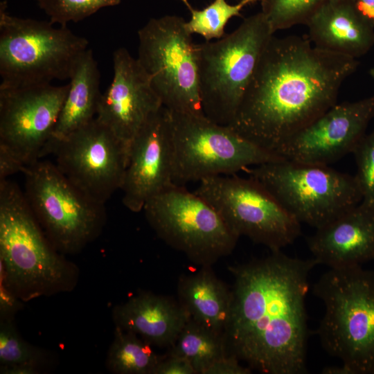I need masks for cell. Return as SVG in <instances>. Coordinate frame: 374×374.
<instances>
[{"instance_id": "5b68a950", "label": "cell", "mask_w": 374, "mask_h": 374, "mask_svg": "<svg viewBox=\"0 0 374 374\" xmlns=\"http://www.w3.org/2000/svg\"><path fill=\"white\" fill-rule=\"evenodd\" d=\"M274 33L260 11L216 42L197 44L202 108L209 120L229 125Z\"/></svg>"}, {"instance_id": "9c48e42d", "label": "cell", "mask_w": 374, "mask_h": 374, "mask_svg": "<svg viewBox=\"0 0 374 374\" xmlns=\"http://www.w3.org/2000/svg\"><path fill=\"white\" fill-rule=\"evenodd\" d=\"M143 210L159 238L201 267L230 255L239 238L206 199L185 186H169Z\"/></svg>"}, {"instance_id": "ba28073f", "label": "cell", "mask_w": 374, "mask_h": 374, "mask_svg": "<svg viewBox=\"0 0 374 374\" xmlns=\"http://www.w3.org/2000/svg\"><path fill=\"white\" fill-rule=\"evenodd\" d=\"M248 170L300 223L316 229L362 200L355 176L328 166L282 159Z\"/></svg>"}, {"instance_id": "f546056e", "label": "cell", "mask_w": 374, "mask_h": 374, "mask_svg": "<svg viewBox=\"0 0 374 374\" xmlns=\"http://www.w3.org/2000/svg\"><path fill=\"white\" fill-rule=\"evenodd\" d=\"M152 374H196V372L187 359L168 353L159 362Z\"/></svg>"}, {"instance_id": "74e56055", "label": "cell", "mask_w": 374, "mask_h": 374, "mask_svg": "<svg viewBox=\"0 0 374 374\" xmlns=\"http://www.w3.org/2000/svg\"><path fill=\"white\" fill-rule=\"evenodd\" d=\"M254 3L256 2H258V1H260V0H253Z\"/></svg>"}, {"instance_id": "52a82bcc", "label": "cell", "mask_w": 374, "mask_h": 374, "mask_svg": "<svg viewBox=\"0 0 374 374\" xmlns=\"http://www.w3.org/2000/svg\"><path fill=\"white\" fill-rule=\"evenodd\" d=\"M170 112L172 180L179 186L285 159L204 114Z\"/></svg>"}, {"instance_id": "484cf974", "label": "cell", "mask_w": 374, "mask_h": 374, "mask_svg": "<svg viewBox=\"0 0 374 374\" xmlns=\"http://www.w3.org/2000/svg\"><path fill=\"white\" fill-rule=\"evenodd\" d=\"M330 0H260L261 12L272 32L306 25L311 17Z\"/></svg>"}, {"instance_id": "5bb4252c", "label": "cell", "mask_w": 374, "mask_h": 374, "mask_svg": "<svg viewBox=\"0 0 374 374\" xmlns=\"http://www.w3.org/2000/svg\"><path fill=\"white\" fill-rule=\"evenodd\" d=\"M69 84L0 87V149L26 167L44 156Z\"/></svg>"}, {"instance_id": "2e32d148", "label": "cell", "mask_w": 374, "mask_h": 374, "mask_svg": "<svg viewBox=\"0 0 374 374\" xmlns=\"http://www.w3.org/2000/svg\"><path fill=\"white\" fill-rule=\"evenodd\" d=\"M170 112L165 107L152 114L132 141L123 182V204L132 212L173 184Z\"/></svg>"}, {"instance_id": "7402d4cb", "label": "cell", "mask_w": 374, "mask_h": 374, "mask_svg": "<svg viewBox=\"0 0 374 374\" xmlns=\"http://www.w3.org/2000/svg\"><path fill=\"white\" fill-rule=\"evenodd\" d=\"M69 80L66 97L44 156L51 153L56 142L96 118L102 93L100 71L91 49L87 48L80 56Z\"/></svg>"}, {"instance_id": "6da1fadb", "label": "cell", "mask_w": 374, "mask_h": 374, "mask_svg": "<svg viewBox=\"0 0 374 374\" xmlns=\"http://www.w3.org/2000/svg\"><path fill=\"white\" fill-rule=\"evenodd\" d=\"M319 265L271 251L229 268L232 304L224 332L229 354L266 374L307 373L310 274Z\"/></svg>"}, {"instance_id": "d6986e66", "label": "cell", "mask_w": 374, "mask_h": 374, "mask_svg": "<svg viewBox=\"0 0 374 374\" xmlns=\"http://www.w3.org/2000/svg\"><path fill=\"white\" fill-rule=\"evenodd\" d=\"M305 26L311 43L323 51L357 59L374 46V27L352 0H330Z\"/></svg>"}, {"instance_id": "d6a6232c", "label": "cell", "mask_w": 374, "mask_h": 374, "mask_svg": "<svg viewBox=\"0 0 374 374\" xmlns=\"http://www.w3.org/2000/svg\"><path fill=\"white\" fill-rule=\"evenodd\" d=\"M7 283L3 271L1 270V289H0V301H1V312L3 315H7L14 312L16 308L19 306L17 299L15 298L16 294L12 292L11 289H7Z\"/></svg>"}, {"instance_id": "ac0fdd59", "label": "cell", "mask_w": 374, "mask_h": 374, "mask_svg": "<svg viewBox=\"0 0 374 374\" xmlns=\"http://www.w3.org/2000/svg\"><path fill=\"white\" fill-rule=\"evenodd\" d=\"M308 245L319 264L330 268L374 260V205L362 201L317 229Z\"/></svg>"}, {"instance_id": "d4e9b609", "label": "cell", "mask_w": 374, "mask_h": 374, "mask_svg": "<svg viewBox=\"0 0 374 374\" xmlns=\"http://www.w3.org/2000/svg\"><path fill=\"white\" fill-rule=\"evenodd\" d=\"M190 13V19L186 21L189 33L198 34L206 42L221 39L224 35V28L233 17L240 16L241 10L253 0H240L236 4H229L226 0H213L202 10L193 8L188 0H181Z\"/></svg>"}, {"instance_id": "44dd1931", "label": "cell", "mask_w": 374, "mask_h": 374, "mask_svg": "<svg viewBox=\"0 0 374 374\" xmlns=\"http://www.w3.org/2000/svg\"><path fill=\"white\" fill-rule=\"evenodd\" d=\"M178 301L190 319L224 335L231 310L232 291L214 274L211 266L179 278Z\"/></svg>"}, {"instance_id": "e0dca14e", "label": "cell", "mask_w": 374, "mask_h": 374, "mask_svg": "<svg viewBox=\"0 0 374 374\" xmlns=\"http://www.w3.org/2000/svg\"><path fill=\"white\" fill-rule=\"evenodd\" d=\"M113 69L112 81L101 94L96 118L129 151L140 129L163 105L138 59L125 48L114 52Z\"/></svg>"}, {"instance_id": "f1b7e54d", "label": "cell", "mask_w": 374, "mask_h": 374, "mask_svg": "<svg viewBox=\"0 0 374 374\" xmlns=\"http://www.w3.org/2000/svg\"><path fill=\"white\" fill-rule=\"evenodd\" d=\"M352 153L357 164L355 177L362 201L374 205V130L362 139Z\"/></svg>"}, {"instance_id": "3957f363", "label": "cell", "mask_w": 374, "mask_h": 374, "mask_svg": "<svg viewBox=\"0 0 374 374\" xmlns=\"http://www.w3.org/2000/svg\"><path fill=\"white\" fill-rule=\"evenodd\" d=\"M324 314L321 344L348 374H374V271L361 265L330 268L314 283Z\"/></svg>"}, {"instance_id": "4dcf8cb0", "label": "cell", "mask_w": 374, "mask_h": 374, "mask_svg": "<svg viewBox=\"0 0 374 374\" xmlns=\"http://www.w3.org/2000/svg\"><path fill=\"white\" fill-rule=\"evenodd\" d=\"M234 355L228 354L213 362L204 374H250L252 370L242 366Z\"/></svg>"}, {"instance_id": "cb8c5ba5", "label": "cell", "mask_w": 374, "mask_h": 374, "mask_svg": "<svg viewBox=\"0 0 374 374\" xmlns=\"http://www.w3.org/2000/svg\"><path fill=\"white\" fill-rule=\"evenodd\" d=\"M163 356L134 333L116 326L107 355L109 369L118 374H152Z\"/></svg>"}, {"instance_id": "83f0119b", "label": "cell", "mask_w": 374, "mask_h": 374, "mask_svg": "<svg viewBox=\"0 0 374 374\" xmlns=\"http://www.w3.org/2000/svg\"><path fill=\"white\" fill-rule=\"evenodd\" d=\"M42 353L27 343L8 319L1 321L0 328L1 366L33 365L37 367Z\"/></svg>"}, {"instance_id": "ffe728a7", "label": "cell", "mask_w": 374, "mask_h": 374, "mask_svg": "<svg viewBox=\"0 0 374 374\" xmlns=\"http://www.w3.org/2000/svg\"><path fill=\"white\" fill-rule=\"evenodd\" d=\"M114 321L152 346L170 348L190 319L179 301L141 293L116 308Z\"/></svg>"}, {"instance_id": "4fadbf2b", "label": "cell", "mask_w": 374, "mask_h": 374, "mask_svg": "<svg viewBox=\"0 0 374 374\" xmlns=\"http://www.w3.org/2000/svg\"><path fill=\"white\" fill-rule=\"evenodd\" d=\"M51 153L62 174L93 200L105 204L121 188L128 150L96 118L56 142Z\"/></svg>"}, {"instance_id": "8fae6325", "label": "cell", "mask_w": 374, "mask_h": 374, "mask_svg": "<svg viewBox=\"0 0 374 374\" xmlns=\"http://www.w3.org/2000/svg\"><path fill=\"white\" fill-rule=\"evenodd\" d=\"M26 197L48 238L58 251L75 253L96 238L105 220V204L80 190L49 161L28 166Z\"/></svg>"}, {"instance_id": "8992f818", "label": "cell", "mask_w": 374, "mask_h": 374, "mask_svg": "<svg viewBox=\"0 0 374 374\" xmlns=\"http://www.w3.org/2000/svg\"><path fill=\"white\" fill-rule=\"evenodd\" d=\"M0 3L1 87H24L69 79L88 40L66 26L20 18Z\"/></svg>"}, {"instance_id": "8d00e7d4", "label": "cell", "mask_w": 374, "mask_h": 374, "mask_svg": "<svg viewBox=\"0 0 374 374\" xmlns=\"http://www.w3.org/2000/svg\"><path fill=\"white\" fill-rule=\"evenodd\" d=\"M369 74L374 79V66L370 69Z\"/></svg>"}, {"instance_id": "d590c367", "label": "cell", "mask_w": 374, "mask_h": 374, "mask_svg": "<svg viewBox=\"0 0 374 374\" xmlns=\"http://www.w3.org/2000/svg\"><path fill=\"white\" fill-rule=\"evenodd\" d=\"M321 373L324 374H348L346 368L341 364V366H329L325 367Z\"/></svg>"}, {"instance_id": "7a4b0ae2", "label": "cell", "mask_w": 374, "mask_h": 374, "mask_svg": "<svg viewBox=\"0 0 374 374\" xmlns=\"http://www.w3.org/2000/svg\"><path fill=\"white\" fill-rule=\"evenodd\" d=\"M359 64L357 59L315 47L308 37L273 36L228 126L276 153L337 103L343 82Z\"/></svg>"}, {"instance_id": "4316f807", "label": "cell", "mask_w": 374, "mask_h": 374, "mask_svg": "<svg viewBox=\"0 0 374 374\" xmlns=\"http://www.w3.org/2000/svg\"><path fill=\"white\" fill-rule=\"evenodd\" d=\"M53 24L78 22L101 8L118 5L121 0H36Z\"/></svg>"}, {"instance_id": "30bf717a", "label": "cell", "mask_w": 374, "mask_h": 374, "mask_svg": "<svg viewBox=\"0 0 374 374\" xmlns=\"http://www.w3.org/2000/svg\"><path fill=\"white\" fill-rule=\"evenodd\" d=\"M138 37L137 59L163 106L170 112L204 114L197 44L186 21L175 15L152 18L139 30Z\"/></svg>"}, {"instance_id": "1f68e13d", "label": "cell", "mask_w": 374, "mask_h": 374, "mask_svg": "<svg viewBox=\"0 0 374 374\" xmlns=\"http://www.w3.org/2000/svg\"><path fill=\"white\" fill-rule=\"evenodd\" d=\"M26 166L4 150L0 149V180L18 172H23Z\"/></svg>"}, {"instance_id": "9a60e30c", "label": "cell", "mask_w": 374, "mask_h": 374, "mask_svg": "<svg viewBox=\"0 0 374 374\" xmlns=\"http://www.w3.org/2000/svg\"><path fill=\"white\" fill-rule=\"evenodd\" d=\"M374 117V94L336 103L284 142L276 151L282 158L325 165L352 153Z\"/></svg>"}, {"instance_id": "7c38bea8", "label": "cell", "mask_w": 374, "mask_h": 374, "mask_svg": "<svg viewBox=\"0 0 374 374\" xmlns=\"http://www.w3.org/2000/svg\"><path fill=\"white\" fill-rule=\"evenodd\" d=\"M239 238L270 251L281 250L301 234V223L260 182L236 174L206 178L195 190Z\"/></svg>"}, {"instance_id": "603a6c76", "label": "cell", "mask_w": 374, "mask_h": 374, "mask_svg": "<svg viewBox=\"0 0 374 374\" xmlns=\"http://www.w3.org/2000/svg\"><path fill=\"white\" fill-rule=\"evenodd\" d=\"M187 359L196 374H204L216 360L228 355L224 335L189 319L169 353Z\"/></svg>"}, {"instance_id": "e575fe53", "label": "cell", "mask_w": 374, "mask_h": 374, "mask_svg": "<svg viewBox=\"0 0 374 374\" xmlns=\"http://www.w3.org/2000/svg\"><path fill=\"white\" fill-rule=\"evenodd\" d=\"M37 366L33 365H19L1 366V373L6 374H33L37 373Z\"/></svg>"}, {"instance_id": "277c9868", "label": "cell", "mask_w": 374, "mask_h": 374, "mask_svg": "<svg viewBox=\"0 0 374 374\" xmlns=\"http://www.w3.org/2000/svg\"><path fill=\"white\" fill-rule=\"evenodd\" d=\"M24 193L0 180L1 270L16 295L32 299L64 290L69 266L42 233Z\"/></svg>"}, {"instance_id": "836d02e7", "label": "cell", "mask_w": 374, "mask_h": 374, "mask_svg": "<svg viewBox=\"0 0 374 374\" xmlns=\"http://www.w3.org/2000/svg\"><path fill=\"white\" fill-rule=\"evenodd\" d=\"M359 14L374 27V0H352Z\"/></svg>"}]
</instances>
